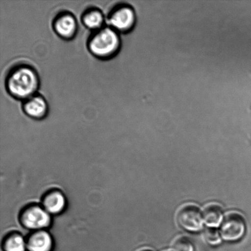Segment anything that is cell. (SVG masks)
<instances>
[{
    "label": "cell",
    "instance_id": "cell-1",
    "mask_svg": "<svg viewBox=\"0 0 251 251\" xmlns=\"http://www.w3.org/2000/svg\"><path fill=\"white\" fill-rule=\"evenodd\" d=\"M7 88L14 97L28 99L38 89L39 79L33 68L21 66L11 71L7 78Z\"/></svg>",
    "mask_w": 251,
    "mask_h": 251
},
{
    "label": "cell",
    "instance_id": "cell-2",
    "mask_svg": "<svg viewBox=\"0 0 251 251\" xmlns=\"http://www.w3.org/2000/svg\"><path fill=\"white\" fill-rule=\"evenodd\" d=\"M88 46L91 52L98 57H109L119 48V36L114 29L105 27L93 34Z\"/></svg>",
    "mask_w": 251,
    "mask_h": 251
},
{
    "label": "cell",
    "instance_id": "cell-3",
    "mask_svg": "<svg viewBox=\"0 0 251 251\" xmlns=\"http://www.w3.org/2000/svg\"><path fill=\"white\" fill-rule=\"evenodd\" d=\"M20 221L25 227L36 231L49 227L51 219L49 213L43 206L32 204L22 210L20 214Z\"/></svg>",
    "mask_w": 251,
    "mask_h": 251
},
{
    "label": "cell",
    "instance_id": "cell-4",
    "mask_svg": "<svg viewBox=\"0 0 251 251\" xmlns=\"http://www.w3.org/2000/svg\"><path fill=\"white\" fill-rule=\"evenodd\" d=\"M245 232L244 218L238 213H233L228 215L221 226V237L227 242H237L244 236Z\"/></svg>",
    "mask_w": 251,
    "mask_h": 251
},
{
    "label": "cell",
    "instance_id": "cell-5",
    "mask_svg": "<svg viewBox=\"0 0 251 251\" xmlns=\"http://www.w3.org/2000/svg\"><path fill=\"white\" fill-rule=\"evenodd\" d=\"M177 221L182 228L189 232H199L203 228V215L196 206L186 205L181 208L177 214Z\"/></svg>",
    "mask_w": 251,
    "mask_h": 251
},
{
    "label": "cell",
    "instance_id": "cell-6",
    "mask_svg": "<svg viewBox=\"0 0 251 251\" xmlns=\"http://www.w3.org/2000/svg\"><path fill=\"white\" fill-rule=\"evenodd\" d=\"M135 22L134 10L129 6H122L112 12L109 17V23L113 28L120 31L132 29Z\"/></svg>",
    "mask_w": 251,
    "mask_h": 251
},
{
    "label": "cell",
    "instance_id": "cell-7",
    "mask_svg": "<svg viewBox=\"0 0 251 251\" xmlns=\"http://www.w3.org/2000/svg\"><path fill=\"white\" fill-rule=\"evenodd\" d=\"M26 249L29 251H51L53 240L50 234L44 230L34 231L27 238Z\"/></svg>",
    "mask_w": 251,
    "mask_h": 251
},
{
    "label": "cell",
    "instance_id": "cell-8",
    "mask_svg": "<svg viewBox=\"0 0 251 251\" xmlns=\"http://www.w3.org/2000/svg\"><path fill=\"white\" fill-rule=\"evenodd\" d=\"M66 199L60 191L52 189L44 194L42 204L43 207L49 214H58L66 206Z\"/></svg>",
    "mask_w": 251,
    "mask_h": 251
},
{
    "label": "cell",
    "instance_id": "cell-9",
    "mask_svg": "<svg viewBox=\"0 0 251 251\" xmlns=\"http://www.w3.org/2000/svg\"><path fill=\"white\" fill-rule=\"evenodd\" d=\"M54 28L56 33L61 37L69 39L75 34L77 29V24L72 15L64 14L60 15L55 20Z\"/></svg>",
    "mask_w": 251,
    "mask_h": 251
},
{
    "label": "cell",
    "instance_id": "cell-10",
    "mask_svg": "<svg viewBox=\"0 0 251 251\" xmlns=\"http://www.w3.org/2000/svg\"><path fill=\"white\" fill-rule=\"evenodd\" d=\"M26 114L33 119H41L48 111V105L43 98L39 96H32L27 99L24 105Z\"/></svg>",
    "mask_w": 251,
    "mask_h": 251
},
{
    "label": "cell",
    "instance_id": "cell-11",
    "mask_svg": "<svg viewBox=\"0 0 251 251\" xmlns=\"http://www.w3.org/2000/svg\"><path fill=\"white\" fill-rule=\"evenodd\" d=\"M203 218L204 223L208 227H218L223 223L222 209L218 205H209L203 210Z\"/></svg>",
    "mask_w": 251,
    "mask_h": 251
},
{
    "label": "cell",
    "instance_id": "cell-12",
    "mask_svg": "<svg viewBox=\"0 0 251 251\" xmlns=\"http://www.w3.org/2000/svg\"><path fill=\"white\" fill-rule=\"evenodd\" d=\"M2 247L4 251H25L26 240L19 233L12 232L5 237Z\"/></svg>",
    "mask_w": 251,
    "mask_h": 251
},
{
    "label": "cell",
    "instance_id": "cell-13",
    "mask_svg": "<svg viewBox=\"0 0 251 251\" xmlns=\"http://www.w3.org/2000/svg\"><path fill=\"white\" fill-rule=\"evenodd\" d=\"M83 22L88 28L99 30L102 28L104 17L101 12L98 10H90L83 15Z\"/></svg>",
    "mask_w": 251,
    "mask_h": 251
},
{
    "label": "cell",
    "instance_id": "cell-14",
    "mask_svg": "<svg viewBox=\"0 0 251 251\" xmlns=\"http://www.w3.org/2000/svg\"><path fill=\"white\" fill-rule=\"evenodd\" d=\"M173 248L175 251H194L193 243L185 237L177 238L174 243Z\"/></svg>",
    "mask_w": 251,
    "mask_h": 251
},
{
    "label": "cell",
    "instance_id": "cell-15",
    "mask_svg": "<svg viewBox=\"0 0 251 251\" xmlns=\"http://www.w3.org/2000/svg\"><path fill=\"white\" fill-rule=\"evenodd\" d=\"M206 242L212 246H217L221 243V235L215 228H208L204 233Z\"/></svg>",
    "mask_w": 251,
    "mask_h": 251
},
{
    "label": "cell",
    "instance_id": "cell-16",
    "mask_svg": "<svg viewBox=\"0 0 251 251\" xmlns=\"http://www.w3.org/2000/svg\"><path fill=\"white\" fill-rule=\"evenodd\" d=\"M151 251L148 250H142V251Z\"/></svg>",
    "mask_w": 251,
    "mask_h": 251
}]
</instances>
